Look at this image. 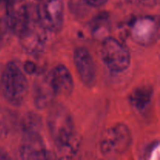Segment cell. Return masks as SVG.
<instances>
[{
    "label": "cell",
    "mask_w": 160,
    "mask_h": 160,
    "mask_svg": "<svg viewBox=\"0 0 160 160\" xmlns=\"http://www.w3.org/2000/svg\"><path fill=\"white\" fill-rule=\"evenodd\" d=\"M23 71L27 73H29V74H32L35 72L36 70V66L31 61H28V62H25L23 64Z\"/></svg>",
    "instance_id": "cell-16"
},
{
    "label": "cell",
    "mask_w": 160,
    "mask_h": 160,
    "mask_svg": "<svg viewBox=\"0 0 160 160\" xmlns=\"http://www.w3.org/2000/svg\"><path fill=\"white\" fill-rule=\"evenodd\" d=\"M56 94L53 92L48 78H42L34 87V100L36 106L43 109L52 102Z\"/></svg>",
    "instance_id": "cell-12"
},
{
    "label": "cell",
    "mask_w": 160,
    "mask_h": 160,
    "mask_svg": "<svg viewBox=\"0 0 160 160\" xmlns=\"http://www.w3.org/2000/svg\"><path fill=\"white\" fill-rule=\"evenodd\" d=\"M152 94V88L149 86L138 88L130 95V102L136 109L142 110L149 104Z\"/></svg>",
    "instance_id": "cell-13"
},
{
    "label": "cell",
    "mask_w": 160,
    "mask_h": 160,
    "mask_svg": "<svg viewBox=\"0 0 160 160\" xmlns=\"http://www.w3.org/2000/svg\"><path fill=\"white\" fill-rule=\"evenodd\" d=\"M22 131L25 136L40 134L41 119L34 113H28L24 116L21 123Z\"/></svg>",
    "instance_id": "cell-14"
},
{
    "label": "cell",
    "mask_w": 160,
    "mask_h": 160,
    "mask_svg": "<svg viewBox=\"0 0 160 160\" xmlns=\"http://www.w3.org/2000/svg\"><path fill=\"white\" fill-rule=\"evenodd\" d=\"M6 24L13 34L21 36L31 25L29 8L25 0H6Z\"/></svg>",
    "instance_id": "cell-6"
},
{
    "label": "cell",
    "mask_w": 160,
    "mask_h": 160,
    "mask_svg": "<svg viewBox=\"0 0 160 160\" xmlns=\"http://www.w3.org/2000/svg\"><path fill=\"white\" fill-rule=\"evenodd\" d=\"M43 31H45V29L41 26L38 29L31 24L28 30L21 36H20L23 47L28 52H38L43 48L45 43V35Z\"/></svg>",
    "instance_id": "cell-11"
},
{
    "label": "cell",
    "mask_w": 160,
    "mask_h": 160,
    "mask_svg": "<svg viewBox=\"0 0 160 160\" xmlns=\"http://www.w3.org/2000/svg\"><path fill=\"white\" fill-rule=\"evenodd\" d=\"M2 34H3V31H2V29L1 24H0V42H1L2 39Z\"/></svg>",
    "instance_id": "cell-18"
},
{
    "label": "cell",
    "mask_w": 160,
    "mask_h": 160,
    "mask_svg": "<svg viewBox=\"0 0 160 160\" xmlns=\"http://www.w3.org/2000/svg\"><path fill=\"white\" fill-rule=\"evenodd\" d=\"M38 20L42 28L50 32H58L62 28L64 7L61 0H45L37 9Z\"/></svg>",
    "instance_id": "cell-5"
},
{
    "label": "cell",
    "mask_w": 160,
    "mask_h": 160,
    "mask_svg": "<svg viewBox=\"0 0 160 160\" xmlns=\"http://www.w3.org/2000/svg\"><path fill=\"white\" fill-rule=\"evenodd\" d=\"M20 156L23 159H48L52 158L45 148L40 134L25 136L20 147Z\"/></svg>",
    "instance_id": "cell-9"
},
{
    "label": "cell",
    "mask_w": 160,
    "mask_h": 160,
    "mask_svg": "<svg viewBox=\"0 0 160 160\" xmlns=\"http://www.w3.org/2000/svg\"><path fill=\"white\" fill-rule=\"evenodd\" d=\"M47 126L62 158L71 156L78 149L79 139L70 112L61 105L52 106L47 117Z\"/></svg>",
    "instance_id": "cell-1"
},
{
    "label": "cell",
    "mask_w": 160,
    "mask_h": 160,
    "mask_svg": "<svg viewBox=\"0 0 160 160\" xmlns=\"http://www.w3.org/2000/svg\"><path fill=\"white\" fill-rule=\"evenodd\" d=\"M73 62L83 84L88 87L93 86L96 81L97 70L90 52L84 47L78 48L73 53Z\"/></svg>",
    "instance_id": "cell-7"
},
{
    "label": "cell",
    "mask_w": 160,
    "mask_h": 160,
    "mask_svg": "<svg viewBox=\"0 0 160 160\" xmlns=\"http://www.w3.org/2000/svg\"><path fill=\"white\" fill-rule=\"evenodd\" d=\"M86 4L92 7H100L108 2V0H83Z\"/></svg>",
    "instance_id": "cell-17"
},
{
    "label": "cell",
    "mask_w": 160,
    "mask_h": 160,
    "mask_svg": "<svg viewBox=\"0 0 160 160\" xmlns=\"http://www.w3.org/2000/svg\"><path fill=\"white\" fill-rule=\"evenodd\" d=\"M1 89L5 98L13 106H20L28 93V80L24 71L14 61L9 62L1 77Z\"/></svg>",
    "instance_id": "cell-2"
},
{
    "label": "cell",
    "mask_w": 160,
    "mask_h": 160,
    "mask_svg": "<svg viewBox=\"0 0 160 160\" xmlns=\"http://www.w3.org/2000/svg\"><path fill=\"white\" fill-rule=\"evenodd\" d=\"M157 24L154 19L145 17L138 20L133 28V37L137 42L146 43L154 40L157 33Z\"/></svg>",
    "instance_id": "cell-10"
},
{
    "label": "cell",
    "mask_w": 160,
    "mask_h": 160,
    "mask_svg": "<svg viewBox=\"0 0 160 160\" xmlns=\"http://www.w3.org/2000/svg\"><path fill=\"white\" fill-rule=\"evenodd\" d=\"M130 3L141 7H154L156 6L159 0H128Z\"/></svg>",
    "instance_id": "cell-15"
},
{
    "label": "cell",
    "mask_w": 160,
    "mask_h": 160,
    "mask_svg": "<svg viewBox=\"0 0 160 160\" xmlns=\"http://www.w3.org/2000/svg\"><path fill=\"white\" fill-rule=\"evenodd\" d=\"M101 56L106 67L114 73H121L131 64L129 50L114 38H107L102 42Z\"/></svg>",
    "instance_id": "cell-4"
},
{
    "label": "cell",
    "mask_w": 160,
    "mask_h": 160,
    "mask_svg": "<svg viewBox=\"0 0 160 160\" xmlns=\"http://www.w3.org/2000/svg\"><path fill=\"white\" fill-rule=\"evenodd\" d=\"M6 1V0H0V6H1L2 4H3V3H4V4H5Z\"/></svg>",
    "instance_id": "cell-19"
},
{
    "label": "cell",
    "mask_w": 160,
    "mask_h": 160,
    "mask_svg": "<svg viewBox=\"0 0 160 160\" xmlns=\"http://www.w3.org/2000/svg\"><path fill=\"white\" fill-rule=\"evenodd\" d=\"M132 142L131 131L123 123H116L105 131L100 140V150L103 156L113 158L123 155Z\"/></svg>",
    "instance_id": "cell-3"
},
{
    "label": "cell",
    "mask_w": 160,
    "mask_h": 160,
    "mask_svg": "<svg viewBox=\"0 0 160 160\" xmlns=\"http://www.w3.org/2000/svg\"><path fill=\"white\" fill-rule=\"evenodd\" d=\"M50 85L56 95L68 96L73 89V81L71 73L64 65H58L48 76Z\"/></svg>",
    "instance_id": "cell-8"
}]
</instances>
